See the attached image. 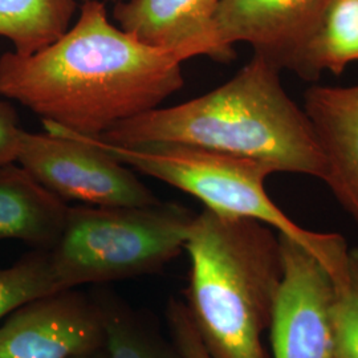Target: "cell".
Listing matches in <instances>:
<instances>
[{
    "label": "cell",
    "instance_id": "4fadbf2b",
    "mask_svg": "<svg viewBox=\"0 0 358 358\" xmlns=\"http://www.w3.org/2000/svg\"><path fill=\"white\" fill-rule=\"evenodd\" d=\"M77 0H0V36L28 56L51 45L71 28Z\"/></svg>",
    "mask_w": 358,
    "mask_h": 358
},
{
    "label": "cell",
    "instance_id": "3957f363",
    "mask_svg": "<svg viewBox=\"0 0 358 358\" xmlns=\"http://www.w3.org/2000/svg\"><path fill=\"white\" fill-rule=\"evenodd\" d=\"M189 317L211 358H269V329L282 279L279 234L251 217L205 208L192 219Z\"/></svg>",
    "mask_w": 358,
    "mask_h": 358
},
{
    "label": "cell",
    "instance_id": "e0dca14e",
    "mask_svg": "<svg viewBox=\"0 0 358 358\" xmlns=\"http://www.w3.org/2000/svg\"><path fill=\"white\" fill-rule=\"evenodd\" d=\"M334 358H358V248L332 273Z\"/></svg>",
    "mask_w": 358,
    "mask_h": 358
},
{
    "label": "cell",
    "instance_id": "5b68a950",
    "mask_svg": "<svg viewBox=\"0 0 358 358\" xmlns=\"http://www.w3.org/2000/svg\"><path fill=\"white\" fill-rule=\"evenodd\" d=\"M92 140L122 164L190 194L205 208L267 224L304 245L328 269L340 264L349 251L341 235L306 230L273 203L264 183L275 171L266 164L177 142L115 146Z\"/></svg>",
    "mask_w": 358,
    "mask_h": 358
},
{
    "label": "cell",
    "instance_id": "8992f818",
    "mask_svg": "<svg viewBox=\"0 0 358 358\" xmlns=\"http://www.w3.org/2000/svg\"><path fill=\"white\" fill-rule=\"evenodd\" d=\"M43 125L45 133L22 130L16 164L65 203L140 207L159 202L125 164L93 140L47 121Z\"/></svg>",
    "mask_w": 358,
    "mask_h": 358
},
{
    "label": "cell",
    "instance_id": "30bf717a",
    "mask_svg": "<svg viewBox=\"0 0 358 358\" xmlns=\"http://www.w3.org/2000/svg\"><path fill=\"white\" fill-rule=\"evenodd\" d=\"M220 0H121L113 8L118 27L142 43L182 62L207 56L232 59L217 45L214 17Z\"/></svg>",
    "mask_w": 358,
    "mask_h": 358
},
{
    "label": "cell",
    "instance_id": "9a60e30c",
    "mask_svg": "<svg viewBox=\"0 0 358 358\" xmlns=\"http://www.w3.org/2000/svg\"><path fill=\"white\" fill-rule=\"evenodd\" d=\"M103 309L108 358H185L143 317L115 297L97 296Z\"/></svg>",
    "mask_w": 358,
    "mask_h": 358
},
{
    "label": "cell",
    "instance_id": "9c48e42d",
    "mask_svg": "<svg viewBox=\"0 0 358 358\" xmlns=\"http://www.w3.org/2000/svg\"><path fill=\"white\" fill-rule=\"evenodd\" d=\"M333 0H220L214 17L217 45L234 60L236 43L279 71L303 78L308 48Z\"/></svg>",
    "mask_w": 358,
    "mask_h": 358
},
{
    "label": "cell",
    "instance_id": "2e32d148",
    "mask_svg": "<svg viewBox=\"0 0 358 358\" xmlns=\"http://www.w3.org/2000/svg\"><path fill=\"white\" fill-rule=\"evenodd\" d=\"M62 291L52 272L47 250H34L13 266L0 268V321L40 296Z\"/></svg>",
    "mask_w": 358,
    "mask_h": 358
},
{
    "label": "cell",
    "instance_id": "52a82bcc",
    "mask_svg": "<svg viewBox=\"0 0 358 358\" xmlns=\"http://www.w3.org/2000/svg\"><path fill=\"white\" fill-rule=\"evenodd\" d=\"M282 279L269 325L273 358H334L332 273L317 256L279 234Z\"/></svg>",
    "mask_w": 358,
    "mask_h": 358
},
{
    "label": "cell",
    "instance_id": "d6986e66",
    "mask_svg": "<svg viewBox=\"0 0 358 358\" xmlns=\"http://www.w3.org/2000/svg\"><path fill=\"white\" fill-rule=\"evenodd\" d=\"M19 115L7 101H0V166L16 162L19 138L23 129Z\"/></svg>",
    "mask_w": 358,
    "mask_h": 358
},
{
    "label": "cell",
    "instance_id": "6da1fadb",
    "mask_svg": "<svg viewBox=\"0 0 358 358\" xmlns=\"http://www.w3.org/2000/svg\"><path fill=\"white\" fill-rule=\"evenodd\" d=\"M182 60L110 23L103 1L87 0L75 26L28 56H0V96L43 121L99 138L145 115L185 84Z\"/></svg>",
    "mask_w": 358,
    "mask_h": 358
},
{
    "label": "cell",
    "instance_id": "7a4b0ae2",
    "mask_svg": "<svg viewBox=\"0 0 358 358\" xmlns=\"http://www.w3.org/2000/svg\"><path fill=\"white\" fill-rule=\"evenodd\" d=\"M280 72L252 59L215 90L124 121L97 140L115 146L177 142L255 159L275 173L324 180L327 164L304 109L282 88Z\"/></svg>",
    "mask_w": 358,
    "mask_h": 358
},
{
    "label": "cell",
    "instance_id": "8fae6325",
    "mask_svg": "<svg viewBox=\"0 0 358 358\" xmlns=\"http://www.w3.org/2000/svg\"><path fill=\"white\" fill-rule=\"evenodd\" d=\"M304 100L327 164L322 182L358 224V85H315Z\"/></svg>",
    "mask_w": 358,
    "mask_h": 358
},
{
    "label": "cell",
    "instance_id": "7c38bea8",
    "mask_svg": "<svg viewBox=\"0 0 358 358\" xmlns=\"http://www.w3.org/2000/svg\"><path fill=\"white\" fill-rule=\"evenodd\" d=\"M68 207L19 164L0 166V241L50 250L63 230Z\"/></svg>",
    "mask_w": 358,
    "mask_h": 358
},
{
    "label": "cell",
    "instance_id": "44dd1931",
    "mask_svg": "<svg viewBox=\"0 0 358 358\" xmlns=\"http://www.w3.org/2000/svg\"><path fill=\"white\" fill-rule=\"evenodd\" d=\"M83 1H87V0H83Z\"/></svg>",
    "mask_w": 358,
    "mask_h": 358
},
{
    "label": "cell",
    "instance_id": "277c9868",
    "mask_svg": "<svg viewBox=\"0 0 358 358\" xmlns=\"http://www.w3.org/2000/svg\"><path fill=\"white\" fill-rule=\"evenodd\" d=\"M195 214L173 202L68 207L48 251L60 289L159 272L185 250Z\"/></svg>",
    "mask_w": 358,
    "mask_h": 358
},
{
    "label": "cell",
    "instance_id": "ac0fdd59",
    "mask_svg": "<svg viewBox=\"0 0 358 358\" xmlns=\"http://www.w3.org/2000/svg\"><path fill=\"white\" fill-rule=\"evenodd\" d=\"M171 341L185 358H211L189 317L187 309L178 300H170L166 312Z\"/></svg>",
    "mask_w": 358,
    "mask_h": 358
},
{
    "label": "cell",
    "instance_id": "5bb4252c",
    "mask_svg": "<svg viewBox=\"0 0 358 358\" xmlns=\"http://www.w3.org/2000/svg\"><path fill=\"white\" fill-rule=\"evenodd\" d=\"M358 60V0H333L308 48L304 75L317 80L324 71L340 75Z\"/></svg>",
    "mask_w": 358,
    "mask_h": 358
},
{
    "label": "cell",
    "instance_id": "ba28073f",
    "mask_svg": "<svg viewBox=\"0 0 358 358\" xmlns=\"http://www.w3.org/2000/svg\"><path fill=\"white\" fill-rule=\"evenodd\" d=\"M105 344L99 297L75 288L29 300L0 322V358H73Z\"/></svg>",
    "mask_w": 358,
    "mask_h": 358
},
{
    "label": "cell",
    "instance_id": "ffe728a7",
    "mask_svg": "<svg viewBox=\"0 0 358 358\" xmlns=\"http://www.w3.org/2000/svg\"><path fill=\"white\" fill-rule=\"evenodd\" d=\"M73 358H108L106 357V350H99V352H94V353H90V355H84V356H77Z\"/></svg>",
    "mask_w": 358,
    "mask_h": 358
}]
</instances>
